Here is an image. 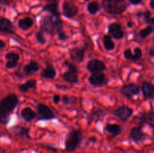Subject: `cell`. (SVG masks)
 I'll return each instance as SVG.
<instances>
[{
    "mask_svg": "<svg viewBox=\"0 0 154 153\" xmlns=\"http://www.w3.org/2000/svg\"><path fill=\"white\" fill-rule=\"evenodd\" d=\"M19 103L17 96L10 94L0 101V123L6 124L10 121L11 116Z\"/></svg>",
    "mask_w": 154,
    "mask_h": 153,
    "instance_id": "6da1fadb",
    "label": "cell"
},
{
    "mask_svg": "<svg viewBox=\"0 0 154 153\" xmlns=\"http://www.w3.org/2000/svg\"><path fill=\"white\" fill-rule=\"evenodd\" d=\"M63 22L60 16L51 15L45 16L41 20V28L43 31L49 33L50 34H54L58 33L63 28Z\"/></svg>",
    "mask_w": 154,
    "mask_h": 153,
    "instance_id": "7a4b0ae2",
    "label": "cell"
},
{
    "mask_svg": "<svg viewBox=\"0 0 154 153\" xmlns=\"http://www.w3.org/2000/svg\"><path fill=\"white\" fill-rule=\"evenodd\" d=\"M102 7L110 14H121L126 8V0H103Z\"/></svg>",
    "mask_w": 154,
    "mask_h": 153,
    "instance_id": "3957f363",
    "label": "cell"
},
{
    "mask_svg": "<svg viewBox=\"0 0 154 153\" xmlns=\"http://www.w3.org/2000/svg\"><path fill=\"white\" fill-rule=\"evenodd\" d=\"M83 140L82 133L80 130H72L68 134L65 141V147L67 152H74L78 148Z\"/></svg>",
    "mask_w": 154,
    "mask_h": 153,
    "instance_id": "277c9868",
    "label": "cell"
},
{
    "mask_svg": "<svg viewBox=\"0 0 154 153\" xmlns=\"http://www.w3.org/2000/svg\"><path fill=\"white\" fill-rule=\"evenodd\" d=\"M89 82L96 87H101L107 85L108 80L105 74L102 73H93L89 76Z\"/></svg>",
    "mask_w": 154,
    "mask_h": 153,
    "instance_id": "5b68a950",
    "label": "cell"
},
{
    "mask_svg": "<svg viewBox=\"0 0 154 153\" xmlns=\"http://www.w3.org/2000/svg\"><path fill=\"white\" fill-rule=\"evenodd\" d=\"M140 89L141 88L138 85L135 83H130L123 86L120 89V92L124 97L130 99L134 96L137 95L139 93Z\"/></svg>",
    "mask_w": 154,
    "mask_h": 153,
    "instance_id": "8992f818",
    "label": "cell"
},
{
    "mask_svg": "<svg viewBox=\"0 0 154 153\" xmlns=\"http://www.w3.org/2000/svg\"><path fill=\"white\" fill-rule=\"evenodd\" d=\"M87 69L90 73H102L106 69L105 63L99 59H91L87 62Z\"/></svg>",
    "mask_w": 154,
    "mask_h": 153,
    "instance_id": "52a82bcc",
    "label": "cell"
},
{
    "mask_svg": "<svg viewBox=\"0 0 154 153\" xmlns=\"http://www.w3.org/2000/svg\"><path fill=\"white\" fill-rule=\"evenodd\" d=\"M114 116L123 122H126L133 113V110L127 106H122L113 112Z\"/></svg>",
    "mask_w": 154,
    "mask_h": 153,
    "instance_id": "ba28073f",
    "label": "cell"
},
{
    "mask_svg": "<svg viewBox=\"0 0 154 153\" xmlns=\"http://www.w3.org/2000/svg\"><path fill=\"white\" fill-rule=\"evenodd\" d=\"M147 135L142 131L140 127L132 128L129 132V138L136 143L141 142L147 138Z\"/></svg>",
    "mask_w": 154,
    "mask_h": 153,
    "instance_id": "9c48e42d",
    "label": "cell"
},
{
    "mask_svg": "<svg viewBox=\"0 0 154 153\" xmlns=\"http://www.w3.org/2000/svg\"><path fill=\"white\" fill-rule=\"evenodd\" d=\"M108 33L114 39H117V40H120L125 35V33L123 32V30L122 29L121 26L119 23H117V22L110 24L108 27Z\"/></svg>",
    "mask_w": 154,
    "mask_h": 153,
    "instance_id": "30bf717a",
    "label": "cell"
},
{
    "mask_svg": "<svg viewBox=\"0 0 154 153\" xmlns=\"http://www.w3.org/2000/svg\"><path fill=\"white\" fill-rule=\"evenodd\" d=\"M37 109L39 115V119L49 120L55 117L52 110L44 104H39L37 106Z\"/></svg>",
    "mask_w": 154,
    "mask_h": 153,
    "instance_id": "8fae6325",
    "label": "cell"
},
{
    "mask_svg": "<svg viewBox=\"0 0 154 153\" xmlns=\"http://www.w3.org/2000/svg\"><path fill=\"white\" fill-rule=\"evenodd\" d=\"M63 14L68 18H72L78 14V8L72 2L66 1L63 4Z\"/></svg>",
    "mask_w": 154,
    "mask_h": 153,
    "instance_id": "7c38bea8",
    "label": "cell"
},
{
    "mask_svg": "<svg viewBox=\"0 0 154 153\" xmlns=\"http://www.w3.org/2000/svg\"><path fill=\"white\" fill-rule=\"evenodd\" d=\"M5 58L7 60L5 67L8 69H12L17 66L18 62L20 60V56L15 52H9L5 55Z\"/></svg>",
    "mask_w": 154,
    "mask_h": 153,
    "instance_id": "4fadbf2b",
    "label": "cell"
},
{
    "mask_svg": "<svg viewBox=\"0 0 154 153\" xmlns=\"http://www.w3.org/2000/svg\"><path fill=\"white\" fill-rule=\"evenodd\" d=\"M0 32L8 34H14L15 32V28L8 19L0 17Z\"/></svg>",
    "mask_w": 154,
    "mask_h": 153,
    "instance_id": "5bb4252c",
    "label": "cell"
},
{
    "mask_svg": "<svg viewBox=\"0 0 154 153\" xmlns=\"http://www.w3.org/2000/svg\"><path fill=\"white\" fill-rule=\"evenodd\" d=\"M143 96L146 100L154 98V86L149 82H144L141 85Z\"/></svg>",
    "mask_w": 154,
    "mask_h": 153,
    "instance_id": "9a60e30c",
    "label": "cell"
},
{
    "mask_svg": "<svg viewBox=\"0 0 154 153\" xmlns=\"http://www.w3.org/2000/svg\"><path fill=\"white\" fill-rule=\"evenodd\" d=\"M123 55H124V57L127 60L132 62H137L142 56V50H141V48L136 47L135 48L133 53L130 49H127L124 51Z\"/></svg>",
    "mask_w": 154,
    "mask_h": 153,
    "instance_id": "2e32d148",
    "label": "cell"
},
{
    "mask_svg": "<svg viewBox=\"0 0 154 153\" xmlns=\"http://www.w3.org/2000/svg\"><path fill=\"white\" fill-rule=\"evenodd\" d=\"M70 57L73 61L76 62H81L84 61V56H85V51L84 49L81 48L74 47L69 51Z\"/></svg>",
    "mask_w": 154,
    "mask_h": 153,
    "instance_id": "e0dca14e",
    "label": "cell"
},
{
    "mask_svg": "<svg viewBox=\"0 0 154 153\" xmlns=\"http://www.w3.org/2000/svg\"><path fill=\"white\" fill-rule=\"evenodd\" d=\"M57 74L55 68L51 64H48L41 73V76L45 79H54Z\"/></svg>",
    "mask_w": 154,
    "mask_h": 153,
    "instance_id": "ac0fdd59",
    "label": "cell"
},
{
    "mask_svg": "<svg viewBox=\"0 0 154 153\" xmlns=\"http://www.w3.org/2000/svg\"><path fill=\"white\" fill-rule=\"evenodd\" d=\"M138 119V122L140 124H144V123H149L152 125L154 123V112H144L141 114L139 117L136 118Z\"/></svg>",
    "mask_w": 154,
    "mask_h": 153,
    "instance_id": "d6986e66",
    "label": "cell"
},
{
    "mask_svg": "<svg viewBox=\"0 0 154 153\" xmlns=\"http://www.w3.org/2000/svg\"><path fill=\"white\" fill-rule=\"evenodd\" d=\"M21 117L26 122H31L35 118L36 113L30 107H25L21 110Z\"/></svg>",
    "mask_w": 154,
    "mask_h": 153,
    "instance_id": "ffe728a7",
    "label": "cell"
},
{
    "mask_svg": "<svg viewBox=\"0 0 154 153\" xmlns=\"http://www.w3.org/2000/svg\"><path fill=\"white\" fill-rule=\"evenodd\" d=\"M105 130L114 136H116L121 134L122 128L121 126L117 124H110V123H108L105 126Z\"/></svg>",
    "mask_w": 154,
    "mask_h": 153,
    "instance_id": "44dd1931",
    "label": "cell"
},
{
    "mask_svg": "<svg viewBox=\"0 0 154 153\" xmlns=\"http://www.w3.org/2000/svg\"><path fill=\"white\" fill-rule=\"evenodd\" d=\"M34 24L33 20L29 16H26V17L22 18L18 21V26L21 28L22 30L26 31L29 30Z\"/></svg>",
    "mask_w": 154,
    "mask_h": 153,
    "instance_id": "7402d4cb",
    "label": "cell"
},
{
    "mask_svg": "<svg viewBox=\"0 0 154 153\" xmlns=\"http://www.w3.org/2000/svg\"><path fill=\"white\" fill-rule=\"evenodd\" d=\"M62 76L65 81L69 82V83L75 84L78 82V74L77 73L68 70V71L65 72Z\"/></svg>",
    "mask_w": 154,
    "mask_h": 153,
    "instance_id": "603a6c76",
    "label": "cell"
},
{
    "mask_svg": "<svg viewBox=\"0 0 154 153\" xmlns=\"http://www.w3.org/2000/svg\"><path fill=\"white\" fill-rule=\"evenodd\" d=\"M37 86V81L35 80H29L26 81L24 84L19 86V90L21 92H26L31 88H36Z\"/></svg>",
    "mask_w": 154,
    "mask_h": 153,
    "instance_id": "cb8c5ba5",
    "label": "cell"
},
{
    "mask_svg": "<svg viewBox=\"0 0 154 153\" xmlns=\"http://www.w3.org/2000/svg\"><path fill=\"white\" fill-rule=\"evenodd\" d=\"M39 70V65L38 62L35 61H32L26 64L23 68V71L27 74H31L35 73Z\"/></svg>",
    "mask_w": 154,
    "mask_h": 153,
    "instance_id": "d4e9b609",
    "label": "cell"
},
{
    "mask_svg": "<svg viewBox=\"0 0 154 153\" xmlns=\"http://www.w3.org/2000/svg\"><path fill=\"white\" fill-rule=\"evenodd\" d=\"M102 42H103L104 47H105V49L106 50H114L115 48V43L112 40L111 36L108 35V34L104 35L103 38H102Z\"/></svg>",
    "mask_w": 154,
    "mask_h": 153,
    "instance_id": "484cf974",
    "label": "cell"
},
{
    "mask_svg": "<svg viewBox=\"0 0 154 153\" xmlns=\"http://www.w3.org/2000/svg\"><path fill=\"white\" fill-rule=\"evenodd\" d=\"M44 10L50 12L52 14V15H57V16H60V10H59V6L57 2L51 3V4H46L44 7Z\"/></svg>",
    "mask_w": 154,
    "mask_h": 153,
    "instance_id": "4316f807",
    "label": "cell"
},
{
    "mask_svg": "<svg viewBox=\"0 0 154 153\" xmlns=\"http://www.w3.org/2000/svg\"><path fill=\"white\" fill-rule=\"evenodd\" d=\"M15 134L22 138H29V129L19 125L14 128Z\"/></svg>",
    "mask_w": 154,
    "mask_h": 153,
    "instance_id": "83f0119b",
    "label": "cell"
},
{
    "mask_svg": "<svg viewBox=\"0 0 154 153\" xmlns=\"http://www.w3.org/2000/svg\"><path fill=\"white\" fill-rule=\"evenodd\" d=\"M100 10V5L96 2H91L87 4V10L91 14H95Z\"/></svg>",
    "mask_w": 154,
    "mask_h": 153,
    "instance_id": "f1b7e54d",
    "label": "cell"
},
{
    "mask_svg": "<svg viewBox=\"0 0 154 153\" xmlns=\"http://www.w3.org/2000/svg\"><path fill=\"white\" fill-rule=\"evenodd\" d=\"M154 32V28L153 26H148L146 28H144V29H141L139 32V35L141 38H146L148 37L150 34H152Z\"/></svg>",
    "mask_w": 154,
    "mask_h": 153,
    "instance_id": "f546056e",
    "label": "cell"
},
{
    "mask_svg": "<svg viewBox=\"0 0 154 153\" xmlns=\"http://www.w3.org/2000/svg\"><path fill=\"white\" fill-rule=\"evenodd\" d=\"M35 38L37 41L38 42L41 44H45L47 43V40L45 38V35H44V33L42 31H39L36 33Z\"/></svg>",
    "mask_w": 154,
    "mask_h": 153,
    "instance_id": "4dcf8cb0",
    "label": "cell"
},
{
    "mask_svg": "<svg viewBox=\"0 0 154 153\" xmlns=\"http://www.w3.org/2000/svg\"><path fill=\"white\" fill-rule=\"evenodd\" d=\"M65 64L67 66L68 70H69V71L74 72V73L78 74V68H77V66L75 65V64H72V63H71V62H69L68 61L65 62Z\"/></svg>",
    "mask_w": 154,
    "mask_h": 153,
    "instance_id": "1f68e13d",
    "label": "cell"
},
{
    "mask_svg": "<svg viewBox=\"0 0 154 153\" xmlns=\"http://www.w3.org/2000/svg\"><path fill=\"white\" fill-rule=\"evenodd\" d=\"M75 97H68V96H63V98H62L61 100L63 102V104H75L77 102V100H72V99L74 98Z\"/></svg>",
    "mask_w": 154,
    "mask_h": 153,
    "instance_id": "d6a6232c",
    "label": "cell"
},
{
    "mask_svg": "<svg viewBox=\"0 0 154 153\" xmlns=\"http://www.w3.org/2000/svg\"><path fill=\"white\" fill-rule=\"evenodd\" d=\"M57 34H58V38L60 39V40H66V39L68 38L67 34H66V32H63V30H61L60 32H59L57 33Z\"/></svg>",
    "mask_w": 154,
    "mask_h": 153,
    "instance_id": "836d02e7",
    "label": "cell"
},
{
    "mask_svg": "<svg viewBox=\"0 0 154 153\" xmlns=\"http://www.w3.org/2000/svg\"><path fill=\"white\" fill-rule=\"evenodd\" d=\"M141 15L144 16V20H145V22L147 20H149L150 17H151V13H150V11H149V10H147V11L144 12V13L141 14Z\"/></svg>",
    "mask_w": 154,
    "mask_h": 153,
    "instance_id": "e575fe53",
    "label": "cell"
},
{
    "mask_svg": "<svg viewBox=\"0 0 154 153\" xmlns=\"http://www.w3.org/2000/svg\"><path fill=\"white\" fill-rule=\"evenodd\" d=\"M60 100H61V98H60V96L59 95V94H55V95L53 97V101L55 104H58Z\"/></svg>",
    "mask_w": 154,
    "mask_h": 153,
    "instance_id": "d590c367",
    "label": "cell"
},
{
    "mask_svg": "<svg viewBox=\"0 0 154 153\" xmlns=\"http://www.w3.org/2000/svg\"><path fill=\"white\" fill-rule=\"evenodd\" d=\"M146 22L148 24H150V25H151V26H154V16H153V17L151 16L150 19L147 20L146 21Z\"/></svg>",
    "mask_w": 154,
    "mask_h": 153,
    "instance_id": "8d00e7d4",
    "label": "cell"
},
{
    "mask_svg": "<svg viewBox=\"0 0 154 153\" xmlns=\"http://www.w3.org/2000/svg\"><path fill=\"white\" fill-rule=\"evenodd\" d=\"M5 46H6L5 43L2 40H0V51L2 50L3 49H5Z\"/></svg>",
    "mask_w": 154,
    "mask_h": 153,
    "instance_id": "74e56055",
    "label": "cell"
},
{
    "mask_svg": "<svg viewBox=\"0 0 154 153\" xmlns=\"http://www.w3.org/2000/svg\"><path fill=\"white\" fill-rule=\"evenodd\" d=\"M141 1H142V0H129V2H130L132 4H139V3L141 2Z\"/></svg>",
    "mask_w": 154,
    "mask_h": 153,
    "instance_id": "f35d334b",
    "label": "cell"
},
{
    "mask_svg": "<svg viewBox=\"0 0 154 153\" xmlns=\"http://www.w3.org/2000/svg\"><path fill=\"white\" fill-rule=\"evenodd\" d=\"M149 54H150V56L154 57V47L150 48V50H149Z\"/></svg>",
    "mask_w": 154,
    "mask_h": 153,
    "instance_id": "ab89813d",
    "label": "cell"
},
{
    "mask_svg": "<svg viewBox=\"0 0 154 153\" xmlns=\"http://www.w3.org/2000/svg\"><path fill=\"white\" fill-rule=\"evenodd\" d=\"M9 1H10V0H0V3L4 4H7L9 3Z\"/></svg>",
    "mask_w": 154,
    "mask_h": 153,
    "instance_id": "60d3db41",
    "label": "cell"
},
{
    "mask_svg": "<svg viewBox=\"0 0 154 153\" xmlns=\"http://www.w3.org/2000/svg\"><path fill=\"white\" fill-rule=\"evenodd\" d=\"M150 6L152 9H153L154 10V0H150Z\"/></svg>",
    "mask_w": 154,
    "mask_h": 153,
    "instance_id": "b9f144b4",
    "label": "cell"
},
{
    "mask_svg": "<svg viewBox=\"0 0 154 153\" xmlns=\"http://www.w3.org/2000/svg\"><path fill=\"white\" fill-rule=\"evenodd\" d=\"M127 26L129 27H132L133 26V23H132V22H129L127 23Z\"/></svg>",
    "mask_w": 154,
    "mask_h": 153,
    "instance_id": "7bdbcfd3",
    "label": "cell"
},
{
    "mask_svg": "<svg viewBox=\"0 0 154 153\" xmlns=\"http://www.w3.org/2000/svg\"><path fill=\"white\" fill-rule=\"evenodd\" d=\"M48 1H57V0H48Z\"/></svg>",
    "mask_w": 154,
    "mask_h": 153,
    "instance_id": "ee69618b",
    "label": "cell"
},
{
    "mask_svg": "<svg viewBox=\"0 0 154 153\" xmlns=\"http://www.w3.org/2000/svg\"><path fill=\"white\" fill-rule=\"evenodd\" d=\"M86 1H89V0H86Z\"/></svg>",
    "mask_w": 154,
    "mask_h": 153,
    "instance_id": "f6af8a7d",
    "label": "cell"
}]
</instances>
